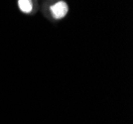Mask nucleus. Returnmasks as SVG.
<instances>
[{
	"instance_id": "2",
	"label": "nucleus",
	"mask_w": 133,
	"mask_h": 124,
	"mask_svg": "<svg viewBox=\"0 0 133 124\" xmlns=\"http://www.w3.org/2000/svg\"><path fill=\"white\" fill-rule=\"evenodd\" d=\"M18 5H19L20 10L24 13H30L32 11V8H33L31 0H19Z\"/></svg>"
},
{
	"instance_id": "1",
	"label": "nucleus",
	"mask_w": 133,
	"mask_h": 124,
	"mask_svg": "<svg viewBox=\"0 0 133 124\" xmlns=\"http://www.w3.org/2000/svg\"><path fill=\"white\" fill-rule=\"evenodd\" d=\"M69 10V7L65 1H59L56 4L51 7V11L53 13V16L56 19H61L66 15Z\"/></svg>"
}]
</instances>
